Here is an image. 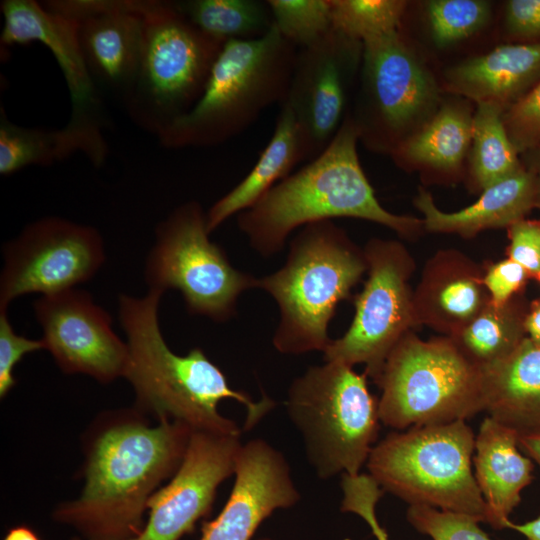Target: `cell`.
Returning <instances> with one entry per match:
<instances>
[{
	"instance_id": "cell-31",
	"label": "cell",
	"mask_w": 540,
	"mask_h": 540,
	"mask_svg": "<svg viewBox=\"0 0 540 540\" xmlns=\"http://www.w3.org/2000/svg\"><path fill=\"white\" fill-rule=\"evenodd\" d=\"M402 0H331L333 28L361 43L400 30Z\"/></svg>"
},
{
	"instance_id": "cell-27",
	"label": "cell",
	"mask_w": 540,
	"mask_h": 540,
	"mask_svg": "<svg viewBox=\"0 0 540 540\" xmlns=\"http://www.w3.org/2000/svg\"><path fill=\"white\" fill-rule=\"evenodd\" d=\"M473 115L461 104L441 106L392 149L396 161L444 173L458 171L471 146Z\"/></svg>"
},
{
	"instance_id": "cell-42",
	"label": "cell",
	"mask_w": 540,
	"mask_h": 540,
	"mask_svg": "<svg viewBox=\"0 0 540 540\" xmlns=\"http://www.w3.org/2000/svg\"><path fill=\"white\" fill-rule=\"evenodd\" d=\"M520 448L540 467V431L519 435Z\"/></svg>"
},
{
	"instance_id": "cell-17",
	"label": "cell",
	"mask_w": 540,
	"mask_h": 540,
	"mask_svg": "<svg viewBox=\"0 0 540 540\" xmlns=\"http://www.w3.org/2000/svg\"><path fill=\"white\" fill-rule=\"evenodd\" d=\"M234 484L222 511L202 524L200 540H252L261 523L300 500L285 456L264 439L242 444Z\"/></svg>"
},
{
	"instance_id": "cell-34",
	"label": "cell",
	"mask_w": 540,
	"mask_h": 540,
	"mask_svg": "<svg viewBox=\"0 0 540 540\" xmlns=\"http://www.w3.org/2000/svg\"><path fill=\"white\" fill-rule=\"evenodd\" d=\"M408 522L433 540H492L471 515L443 511L424 505H409Z\"/></svg>"
},
{
	"instance_id": "cell-44",
	"label": "cell",
	"mask_w": 540,
	"mask_h": 540,
	"mask_svg": "<svg viewBox=\"0 0 540 540\" xmlns=\"http://www.w3.org/2000/svg\"><path fill=\"white\" fill-rule=\"evenodd\" d=\"M3 540H40V538L30 527L20 525L9 529Z\"/></svg>"
},
{
	"instance_id": "cell-19",
	"label": "cell",
	"mask_w": 540,
	"mask_h": 540,
	"mask_svg": "<svg viewBox=\"0 0 540 540\" xmlns=\"http://www.w3.org/2000/svg\"><path fill=\"white\" fill-rule=\"evenodd\" d=\"M1 47L38 42L53 55L70 95L71 115L97 116L99 98L86 66L78 36V22L34 0L1 2Z\"/></svg>"
},
{
	"instance_id": "cell-33",
	"label": "cell",
	"mask_w": 540,
	"mask_h": 540,
	"mask_svg": "<svg viewBox=\"0 0 540 540\" xmlns=\"http://www.w3.org/2000/svg\"><path fill=\"white\" fill-rule=\"evenodd\" d=\"M490 4L482 0H434L427 4L433 41L446 47L479 31L489 20Z\"/></svg>"
},
{
	"instance_id": "cell-12",
	"label": "cell",
	"mask_w": 540,
	"mask_h": 540,
	"mask_svg": "<svg viewBox=\"0 0 540 540\" xmlns=\"http://www.w3.org/2000/svg\"><path fill=\"white\" fill-rule=\"evenodd\" d=\"M2 253L0 309L26 294L75 288L93 278L105 262L97 229L56 216L28 224L5 243Z\"/></svg>"
},
{
	"instance_id": "cell-23",
	"label": "cell",
	"mask_w": 540,
	"mask_h": 540,
	"mask_svg": "<svg viewBox=\"0 0 540 540\" xmlns=\"http://www.w3.org/2000/svg\"><path fill=\"white\" fill-rule=\"evenodd\" d=\"M538 82L540 42L501 45L487 54L461 62L445 73L449 91L477 103H494L503 109Z\"/></svg>"
},
{
	"instance_id": "cell-8",
	"label": "cell",
	"mask_w": 540,
	"mask_h": 540,
	"mask_svg": "<svg viewBox=\"0 0 540 540\" xmlns=\"http://www.w3.org/2000/svg\"><path fill=\"white\" fill-rule=\"evenodd\" d=\"M381 423L395 430L449 423L485 411L483 370L449 336H402L375 381Z\"/></svg>"
},
{
	"instance_id": "cell-48",
	"label": "cell",
	"mask_w": 540,
	"mask_h": 540,
	"mask_svg": "<svg viewBox=\"0 0 540 540\" xmlns=\"http://www.w3.org/2000/svg\"><path fill=\"white\" fill-rule=\"evenodd\" d=\"M540 282V272L535 277Z\"/></svg>"
},
{
	"instance_id": "cell-29",
	"label": "cell",
	"mask_w": 540,
	"mask_h": 540,
	"mask_svg": "<svg viewBox=\"0 0 540 540\" xmlns=\"http://www.w3.org/2000/svg\"><path fill=\"white\" fill-rule=\"evenodd\" d=\"M173 4L194 26L223 43L261 38L273 26L267 1L182 0Z\"/></svg>"
},
{
	"instance_id": "cell-11",
	"label": "cell",
	"mask_w": 540,
	"mask_h": 540,
	"mask_svg": "<svg viewBox=\"0 0 540 540\" xmlns=\"http://www.w3.org/2000/svg\"><path fill=\"white\" fill-rule=\"evenodd\" d=\"M368 278L355 297V314L348 330L331 340L324 361L365 366L374 382L404 334L417 327L409 279L415 262L403 244L371 239L364 248Z\"/></svg>"
},
{
	"instance_id": "cell-15",
	"label": "cell",
	"mask_w": 540,
	"mask_h": 540,
	"mask_svg": "<svg viewBox=\"0 0 540 540\" xmlns=\"http://www.w3.org/2000/svg\"><path fill=\"white\" fill-rule=\"evenodd\" d=\"M362 43L334 28L298 49L285 103L300 128L306 159L319 155L340 129L348 82L362 58Z\"/></svg>"
},
{
	"instance_id": "cell-10",
	"label": "cell",
	"mask_w": 540,
	"mask_h": 540,
	"mask_svg": "<svg viewBox=\"0 0 540 540\" xmlns=\"http://www.w3.org/2000/svg\"><path fill=\"white\" fill-rule=\"evenodd\" d=\"M209 234L198 202L178 206L156 227L145 280L148 290H178L189 313L225 322L236 314L239 296L258 288L259 278L236 269Z\"/></svg>"
},
{
	"instance_id": "cell-43",
	"label": "cell",
	"mask_w": 540,
	"mask_h": 540,
	"mask_svg": "<svg viewBox=\"0 0 540 540\" xmlns=\"http://www.w3.org/2000/svg\"><path fill=\"white\" fill-rule=\"evenodd\" d=\"M506 528L515 530L527 540H540V516L520 524L509 521Z\"/></svg>"
},
{
	"instance_id": "cell-13",
	"label": "cell",
	"mask_w": 540,
	"mask_h": 540,
	"mask_svg": "<svg viewBox=\"0 0 540 540\" xmlns=\"http://www.w3.org/2000/svg\"><path fill=\"white\" fill-rule=\"evenodd\" d=\"M362 46L364 110L352 119L359 139L393 149L394 139L436 112L438 86L400 30Z\"/></svg>"
},
{
	"instance_id": "cell-2",
	"label": "cell",
	"mask_w": 540,
	"mask_h": 540,
	"mask_svg": "<svg viewBox=\"0 0 540 540\" xmlns=\"http://www.w3.org/2000/svg\"><path fill=\"white\" fill-rule=\"evenodd\" d=\"M164 293L148 290L143 297L121 294L119 320L129 351L124 376L136 395V409L158 422L173 420L193 431L241 434L237 423L222 416L218 404L232 399L246 408L244 430H250L270 412L275 402L264 396L254 401L230 387L222 370L198 347L186 355L167 345L159 324V305Z\"/></svg>"
},
{
	"instance_id": "cell-35",
	"label": "cell",
	"mask_w": 540,
	"mask_h": 540,
	"mask_svg": "<svg viewBox=\"0 0 540 540\" xmlns=\"http://www.w3.org/2000/svg\"><path fill=\"white\" fill-rule=\"evenodd\" d=\"M343 498L340 505L342 512L360 516L370 527L376 540H389L386 529L379 523L376 505L384 490L369 474H343L341 480Z\"/></svg>"
},
{
	"instance_id": "cell-28",
	"label": "cell",
	"mask_w": 540,
	"mask_h": 540,
	"mask_svg": "<svg viewBox=\"0 0 540 540\" xmlns=\"http://www.w3.org/2000/svg\"><path fill=\"white\" fill-rule=\"evenodd\" d=\"M524 309L515 296L502 305L490 301L456 336L460 349L481 368L512 354L526 336Z\"/></svg>"
},
{
	"instance_id": "cell-32",
	"label": "cell",
	"mask_w": 540,
	"mask_h": 540,
	"mask_svg": "<svg viewBox=\"0 0 540 540\" xmlns=\"http://www.w3.org/2000/svg\"><path fill=\"white\" fill-rule=\"evenodd\" d=\"M273 24L297 49L313 45L332 29L331 0H268Z\"/></svg>"
},
{
	"instance_id": "cell-39",
	"label": "cell",
	"mask_w": 540,
	"mask_h": 540,
	"mask_svg": "<svg viewBox=\"0 0 540 540\" xmlns=\"http://www.w3.org/2000/svg\"><path fill=\"white\" fill-rule=\"evenodd\" d=\"M507 256L535 278L540 272V221L522 219L508 228Z\"/></svg>"
},
{
	"instance_id": "cell-47",
	"label": "cell",
	"mask_w": 540,
	"mask_h": 540,
	"mask_svg": "<svg viewBox=\"0 0 540 540\" xmlns=\"http://www.w3.org/2000/svg\"><path fill=\"white\" fill-rule=\"evenodd\" d=\"M72 540H85V539L82 537H74Z\"/></svg>"
},
{
	"instance_id": "cell-3",
	"label": "cell",
	"mask_w": 540,
	"mask_h": 540,
	"mask_svg": "<svg viewBox=\"0 0 540 540\" xmlns=\"http://www.w3.org/2000/svg\"><path fill=\"white\" fill-rule=\"evenodd\" d=\"M358 140L356 125L346 116L319 155L238 214V226L254 250L271 256L298 227L338 217L375 222L404 238L424 229L422 219L393 214L377 200L359 161Z\"/></svg>"
},
{
	"instance_id": "cell-16",
	"label": "cell",
	"mask_w": 540,
	"mask_h": 540,
	"mask_svg": "<svg viewBox=\"0 0 540 540\" xmlns=\"http://www.w3.org/2000/svg\"><path fill=\"white\" fill-rule=\"evenodd\" d=\"M241 434L193 431L183 461L147 503V524L128 540H179L211 510L219 485L235 471Z\"/></svg>"
},
{
	"instance_id": "cell-4",
	"label": "cell",
	"mask_w": 540,
	"mask_h": 540,
	"mask_svg": "<svg viewBox=\"0 0 540 540\" xmlns=\"http://www.w3.org/2000/svg\"><path fill=\"white\" fill-rule=\"evenodd\" d=\"M366 271L364 250L332 220L304 226L291 240L285 264L258 281L279 307L275 349L287 355L323 352L338 304L350 298Z\"/></svg>"
},
{
	"instance_id": "cell-9",
	"label": "cell",
	"mask_w": 540,
	"mask_h": 540,
	"mask_svg": "<svg viewBox=\"0 0 540 540\" xmlns=\"http://www.w3.org/2000/svg\"><path fill=\"white\" fill-rule=\"evenodd\" d=\"M224 44L194 26L173 1L151 0L136 77L123 98L133 121L157 136L187 113Z\"/></svg>"
},
{
	"instance_id": "cell-37",
	"label": "cell",
	"mask_w": 540,
	"mask_h": 540,
	"mask_svg": "<svg viewBox=\"0 0 540 540\" xmlns=\"http://www.w3.org/2000/svg\"><path fill=\"white\" fill-rule=\"evenodd\" d=\"M45 349L42 339L18 335L11 325L7 309H0V397L5 398L15 386V365L28 353Z\"/></svg>"
},
{
	"instance_id": "cell-30",
	"label": "cell",
	"mask_w": 540,
	"mask_h": 540,
	"mask_svg": "<svg viewBox=\"0 0 540 540\" xmlns=\"http://www.w3.org/2000/svg\"><path fill=\"white\" fill-rule=\"evenodd\" d=\"M504 109L494 103H477L472 120L470 174L481 190L523 166L503 121Z\"/></svg>"
},
{
	"instance_id": "cell-22",
	"label": "cell",
	"mask_w": 540,
	"mask_h": 540,
	"mask_svg": "<svg viewBox=\"0 0 540 540\" xmlns=\"http://www.w3.org/2000/svg\"><path fill=\"white\" fill-rule=\"evenodd\" d=\"M75 153H83L94 166H101L108 146L96 116L71 115L60 129L17 125L0 109V174L11 175L27 166H48Z\"/></svg>"
},
{
	"instance_id": "cell-18",
	"label": "cell",
	"mask_w": 540,
	"mask_h": 540,
	"mask_svg": "<svg viewBox=\"0 0 540 540\" xmlns=\"http://www.w3.org/2000/svg\"><path fill=\"white\" fill-rule=\"evenodd\" d=\"M151 0H90L78 22L82 54L95 85L129 92L138 70L144 14Z\"/></svg>"
},
{
	"instance_id": "cell-24",
	"label": "cell",
	"mask_w": 540,
	"mask_h": 540,
	"mask_svg": "<svg viewBox=\"0 0 540 540\" xmlns=\"http://www.w3.org/2000/svg\"><path fill=\"white\" fill-rule=\"evenodd\" d=\"M536 180L531 170L522 167L514 174L482 190L479 199L456 212L437 208L432 196L420 189L414 200L424 215V229L434 233H456L474 237L486 229L508 228L535 207Z\"/></svg>"
},
{
	"instance_id": "cell-40",
	"label": "cell",
	"mask_w": 540,
	"mask_h": 540,
	"mask_svg": "<svg viewBox=\"0 0 540 540\" xmlns=\"http://www.w3.org/2000/svg\"><path fill=\"white\" fill-rule=\"evenodd\" d=\"M506 26L519 38L540 36V0H511L506 5Z\"/></svg>"
},
{
	"instance_id": "cell-45",
	"label": "cell",
	"mask_w": 540,
	"mask_h": 540,
	"mask_svg": "<svg viewBox=\"0 0 540 540\" xmlns=\"http://www.w3.org/2000/svg\"><path fill=\"white\" fill-rule=\"evenodd\" d=\"M535 175L536 180V200H535V207L540 208V155L538 158V162L535 165L534 169L531 170Z\"/></svg>"
},
{
	"instance_id": "cell-41",
	"label": "cell",
	"mask_w": 540,
	"mask_h": 540,
	"mask_svg": "<svg viewBox=\"0 0 540 540\" xmlns=\"http://www.w3.org/2000/svg\"><path fill=\"white\" fill-rule=\"evenodd\" d=\"M524 328L527 337L535 344L540 345V301L536 300L531 303L527 310Z\"/></svg>"
},
{
	"instance_id": "cell-7",
	"label": "cell",
	"mask_w": 540,
	"mask_h": 540,
	"mask_svg": "<svg viewBox=\"0 0 540 540\" xmlns=\"http://www.w3.org/2000/svg\"><path fill=\"white\" fill-rule=\"evenodd\" d=\"M475 434L465 420L395 430L376 443L366 467L384 492L407 502L464 513L486 523L472 472Z\"/></svg>"
},
{
	"instance_id": "cell-36",
	"label": "cell",
	"mask_w": 540,
	"mask_h": 540,
	"mask_svg": "<svg viewBox=\"0 0 540 540\" xmlns=\"http://www.w3.org/2000/svg\"><path fill=\"white\" fill-rule=\"evenodd\" d=\"M507 133L518 152L540 143V82L503 113Z\"/></svg>"
},
{
	"instance_id": "cell-5",
	"label": "cell",
	"mask_w": 540,
	"mask_h": 540,
	"mask_svg": "<svg viewBox=\"0 0 540 540\" xmlns=\"http://www.w3.org/2000/svg\"><path fill=\"white\" fill-rule=\"evenodd\" d=\"M298 49L277 28L254 40L226 42L195 105L158 135L169 149L222 144L285 101Z\"/></svg>"
},
{
	"instance_id": "cell-1",
	"label": "cell",
	"mask_w": 540,
	"mask_h": 540,
	"mask_svg": "<svg viewBox=\"0 0 540 540\" xmlns=\"http://www.w3.org/2000/svg\"><path fill=\"white\" fill-rule=\"evenodd\" d=\"M143 415L136 408L110 412L90 432L82 492L53 512L85 540L136 536L148 500L183 461L193 430L168 419L152 426Z\"/></svg>"
},
{
	"instance_id": "cell-38",
	"label": "cell",
	"mask_w": 540,
	"mask_h": 540,
	"mask_svg": "<svg viewBox=\"0 0 540 540\" xmlns=\"http://www.w3.org/2000/svg\"><path fill=\"white\" fill-rule=\"evenodd\" d=\"M529 278L527 271L509 258L484 267V286L489 301L496 305L505 304L517 296Z\"/></svg>"
},
{
	"instance_id": "cell-25",
	"label": "cell",
	"mask_w": 540,
	"mask_h": 540,
	"mask_svg": "<svg viewBox=\"0 0 540 540\" xmlns=\"http://www.w3.org/2000/svg\"><path fill=\"white\" fill-rule=\"evenodd\" d=\"M485 411L519 435L540 431V345L525 337L507 358L482 368Z\"/></svg>"
},
{
	"instance_id": "cell-6",
	"label": "cell",
	"mask_w": 540,
	"mask_h": 540,
	"mask_svg": "<svg viewBox=\"0 0 540 540\" xmlns=\"http://www.w3.org/2000/svg\"><path fill=\"white\" fill-rule=\"evenodd\" d=\"M285 404L320 479L360 473L381 423L365 373L339 362L311 366L292 381Z\"/></svg>"
},
{
	"instance_id": "cell-20",
	"label": "cell",
	"mask_w": 540,
	"mask_h": 540,
	"mask_svg": "<svg viewBox=\"0 0 540 540\" xmlns=\"http://www.w3.org/2000/svg\"><path fill=\"white\" fill-rule=\"evenodd\" d=\"M484 268L457 250H441L426 263L413 292L416 326L454 337L489 302Z\"/></svg>"
},
{
	"instance_id": "cell-14",
	"label": "cell",
	"mask_w": 540,
	"mask_h": 540,
	"mask_svg": "<svg viewBox=\"0 0 540 540\" xmlns=\"http://www.w3.org/2000/svg\"><path fill=\"white\" fill-rule=\"evenodd\" d=\"M34 312L45 349L64 373L85 374L104 384L124 376L128 345L89 292L72 288L42 295Z\"/></svg>"
},
{
	"instance_id": "cell-26",
	"label": "cell",
	"mask_w": 540,
	"mask_h": 540,
	"mask_svg": "<svg viewBox=\"0 0 540 540\" xmlns=\"http://www.w3.org/2000/svg\"><path fill=\"white\" fill-rule=\"evenodd\" d=\"M303 160L306 152L300 128L291 109L282 103L272 137L251 171L207 211L208 232L255 205Z\"/></svg>"
},
{
	"instance_id": "cell-21",
	"label": "cell",
	"mask_w": 540,
	"mask_h": 540,
	"mask_svg": "<svg viewBox=\"0 0 540 540\" xmlns=\"http://www.w3.org/2000/svg\"><path fill=\"white\" fill-rule=\"evenodd\" d=\"M519 434L489 415L475 436V480L485 501L486 523L506 528L521 492L533 480V460L520 451Z\"/></svg>"
},
{
	"instance_id": "cell-46",
	"label": "cell",
	"mask_w": 540,
	"mask_h": 540,
	"mask_svg": "<svg viewBox=\"0 0 540 540\" xmlns=\"http://www.w3.org/2000/svg\"><path fill=\"white\" fill-rule=\"evenodd\" d=\"M255 540H273L272 538H269V537H261V538H257Z\"/></svg>"
}]
</instances>
